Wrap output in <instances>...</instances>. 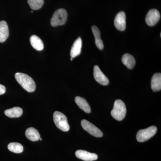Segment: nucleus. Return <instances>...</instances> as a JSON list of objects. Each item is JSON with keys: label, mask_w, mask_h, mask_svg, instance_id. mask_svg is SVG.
Returning <instances> with one entry per match:
<instances>
[{"label": "nucleus", "mask_w": 161, "mask_h": 161, "mask_svg": "<svg viewBox=\"0 0 161 161\" xmlns=\"http://www.w3.org/2000/svg\"><path fill=\"white\" fill-rule=\"evenodd\" d=\"M15 78L18 83L27 92H34L36 90V85L34 80L28 75L17 73L15 75Z\"/></svg>", "instance_id": "nucleus-1"}, {"label": "nucleus", "mask_w": 161, "mask_h": 161, "mask_svg": "<svg viewBox=\"0 0 161 161\" xmlns=\"http://www.w3.org/2000/svg\"><path fill=\"white\" fill-rule=\"evenodd\" d=\"M126 112V107L123 102L120 99L115 100L111 112L112 117L116 120L121 121L125 117Z\"/></svg>", "instance_id": "nucleus-2"}, {"label": "nucleus", "mask_w": 161, "mask_h": 161, "mask_svg": "<svg viewBox=\"0 0 161 161\" xmlns=\"http://www.w3.org/2000/svg\"><path fill=\"white\" fill-rule=\"evenodd\" d=\"M54 122L56 126L63 132H68L69 130V125L67 118L64 114L58 111H56L53 115Z\"/></svg>", "instance_id": "nucleus-3"}, {"label": "nucleus", "mask_w": 161, "mask_h": 161, "mask_svg": "<svg viewBox=\"0 0 161 161\" xmlns=\"http://www.w3.org/2000/svg\"><path fill=\"white\" fill-rule=\"evenodd\" d=\"M68 14L66 10L64 9H58L53 15L51 20V24L53 26H61L66 22Z\"/></svg>", "instance_id": "nucleus-4"}, {"label": "nucleus", "mask_w": 161, "mask_h": 161, "mask_svg": "<svg viewBox=\"0 0 161 161\" xmlns=\"http://www.w3.org/2000/svg\"><path fill=\"white\" fill-rule=\"evenodd\" d=\"M157 128L152 126L144 130H140L136 134V139L140 142H143L152 137L156 133Z\"/></svg>", "instance_id": "nucleus-5"}, {"label": "nucleus", "mask_w": 161, "mask_h": 161, "mask_svg": "<svg viewBox=\"0 0 161 161\" xmlns=\"http://www.w3.org/2000/svg\"><path fill=\"white\" fill-rule=\"evenodd\" d=\"M81 125L84 130L93 136L101 137L103 136L102 132L98 128L88 120L83 119L81 121Z\"/></svg>", "instance_id": "nucleus-6"}, {"label": "nucleus", "mask_w": 161, "mask_h": 161, "mask_svg": "<svg viewBox=\"0 0 161 161\" xmlns=\"http://www.w3.org/2000/svg\"><path fill=\"white\" fill-rule=\"evenodd\" d=\"M160 17L159 12L157 9H150L146 16V23L148 26H154L159 21Z\"/></svg>", "instance_id": "nucleus-7"}, {"label": "nucleus", "mask_w": 161, "mask_h": 161, "mask_svg": "<svg viewBox=\"0 0 161 161\" xmlns=\"http://www.w3.org/2000/svg\"><path fill=\"white\" fill-rule=\"evenodd\" d=\"M114 25L115 28L120 31L125 30L126 26V15L123 11L118 13L115 16L114 20Z\"/></svg>", "instance_id": "nucleus-8"}, {"label": "nucleus", "mask_w": 161, "mask_h": 161, "mask_svg": "<svg viewBox=\"0 0 161 161\" xmlns=\"http://www.w3.org/2000/svg\"><path fill=\"white\" fill-rule=\"evenodd\" d=\"M94 76L95 80L101 85L107 86L109 82L108 78L101 70L98 65H95L94 66Z\"/></svg>", "instance_id": "nucleus-9"}, {"label": "nucleus", "mask_w": 161, "mask_h": 161, "mask_svg": "<svg viewBox=\"0 0 161 161\" xmlns=\"http://www.w3.org/2000/svg\"><path fill=\"white\" fill-rule=\"evenodd\" d=\"M75 155L78 158L85 161H95L98 159V155L83 150H78L75 153Z\"/></svg>", "instance_id": "nucleus-10"}, {"label": "nucleus", "mask_w": 161, "mask_h": 161, "mask_svg": "<svg viewBox=\"0 0 161 161\" xmlns=\"http://www.w3.org/2000/svg\"><path fill=\"white\" fill-rule=\"evenodd\" d=\"M9 31L8 25L6 21L0 22V43L5 42L9 36Z\"/></svg>", "instance_id": "nucleus-11"}, {"label": "nucleus", "mask_w": 161, "mask_h": 161, "mask_svg": "<svg viewBox=\"0 0 161 161\" xmlns=\"http://www.w3.org/2000/svg\"><path fill=\"white\" fill-rule=\"evenodd\" d=\"M82 46V40L81 38H78L74 42L70 51V56L72 58H75L80 54Z\"/></svg>", "instance_id": "nucleus-12"}, {"label": "nucleus", "mask_w": 161, "mask_h": 161, "mask_svg": "<svg viewBox=\"0 0 161 161\" xmlns=\"http://www.w3.org/2000/svg\"><path fill=\"white\" fill-rule=\"evenodd\" d=\"M75 102L77 105L81 110L86 113H90L91 112V107L88 103L86 99L80 96L75 97Z\"/></svg>", "instance_id": "nucleus-13"}, {"label": "nucleus", "mask_w": 161, "mask_h": 161, "mask_svg": "<svg viewBox=\"0 0 161 161\" xmlns=\"http://www.w3.org/2000/svg\"><path fill=\"white\" fill-rule=\"evenodd\" d=\"M151 89L154 92H159L161 89V74L156 73L151 79Z\"/></svg>", "instance_id": "nucleus-14"}, {"label": "nucleus", "mask_w": 161, "mask_h": 161, "mask_svg": "<svg viewBox=\"0 0 161 161\" xmlns=\"http://www.w3.org/2000/svg\"><path fill=\"white\" fill-rule=\"evenodd\" d=\"M121 60L122 63L129 69H132L135 66V58L133 56L130 54H125L122 57Z\"/></svg>", "instance_id": "nucleus-15"}, {"label": "nucleus", "mask_w": 161, "mask_h": 161, "mask_svg": "<svg viewBox=\"0 0 161 161\" xmlns=\"http://www.w3.org/2000/svg\"><path fill=\"white\" fill-rule=\"evenodd\" d=\"M92 30L95 38V42L98 49H103L104 45L103 42L101 39V33L99 29L95 26H92Z\"/></svg>", "instance_id": "nucleus-16"}, {"label": "nucleus", "mask_w": 161, "mask_h": 161, "mask_svg": "<svg viewBox=\"0 0 161 161\" xmlns=\"http://www.w3.org/2000/svg\"><path fill=\"white\" fill-rule=\"evenodd\" d=\"M25 135L29 140L36 142L40 140V135L37 130L34 128H29L26 130Z\"/></svg>", "instance_id": "nucleus-17"}, {"label": "nucleus", "mask_w": 161, "mask_h": 161, "mask_svg": "<svg viewBox=\"0 0 161 161\" xmlns=\"http://www.w3.org/2000/svg\"><path fill=\"white\" fill-rule=\"evenodd\" d=\"M4 113L6 116L9 118H18L22 115L23 111L19 107H14L5 110Z\"/></svg>", "instance_id": "nucleus-18"}, {"label": "nucleus", "mask_w": 161, "mask_h": 161, "mask_svg": "<svg viewBox=\"0 0 161 161\" xmlns=\"http://www.w3.org/2000/svg\"><path fill=\"white\" fill-rule=\"evenodd\" d=\"M30 42L32 47L37 50L42 51L44 48L43 41L36 35H32L31 37Z\"/></svg>", "instance_id": "nucleus-19"}, {"label": "nucleus", "mask_w": 161, "mask_h": 161, "mask_svg": "<svg viewBox=\"0 0 161 161\" xmlns=\"http://www.w3.org/2000/svg\"><path fill=\"white\" fill-rule=\"evenodd\" d=\"M8 149L11 152L16 153H21L23 151V146L17 142L10 143L8 145Z\"/></svg>", "instance_id": "nucleus-20"}, {"label": "nucleus", "mask_w": 161, "mask_h": 161, "mask_svg": "<svg viewBox=\"0 0 161 161\" xmlns=\"http://www.w3.org/2000/svg\"><path fill=\"white\" fill-rule=\"evenodd\" d=\"M27 3L32 9L38 10L43 6L44 1L43 0H28Z\"/></svg>", "instance_id": "nucleus-21"}, {"label": "nucleus", "mask_w": 161, "mask_h": 161, "mask_svg": "<svg viewBox=\"0 0 161 161\" xmlns=\"http://www.w3.org/2000/svg\"><path fill=\"white\" fill-rule=\"evenodd\" d=\"M6 89L5 86L0 84V95H3L6 92Z\"/></svg>", "instance_id": "nucleus-22"}, {"label": "nucleus", "mask_w": 161, "mask_h": 161, "mask_svg": "<svg viewBox=\"0 0 161 161\" xmlns=\"http://www.w3.org/2000/svg\"><path fill=\"white\" fill-rule=\"evenodd\" d=\"M40 141H42V138H40Z\"/></svg>", "instance_id": "nucleus-23"}, {"label": "nucleus", "mask_w": 161, "mask_h": 161, "mask_svg": "<svg viewBox=\"0 0 161 161\" xmlns=\"http://www.w3.org/2000/svg\"><path fill=\"white\" fill-rule=\"evenodd\" d=\"M73 58H71V60H73Z\"/></svg>", "instance_id": "nucleus-24"}]
</instances>
